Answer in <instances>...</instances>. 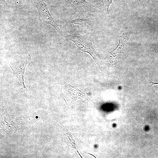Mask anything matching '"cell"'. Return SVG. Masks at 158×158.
I'll return each instance as SVG.
<instances>
[{
    "instance_id": "cell-7",
    "label": "cell",
    "mask_w": 158,
    "mask_h": 158,
    "mask_svg": "<svg viewBox=\"0 0 158 158\" xmlns=\"http://www.w3.org/2000/svg\"><path fill=\"white\" fill-rule=\"evenodd\" d=\"M16 0H2L3 2H11L13 1H15Z\"/></svg>"
},
{
    "instance_id": "cell-4",
    "label": "cell",
    "mask_w": 158,
    "mask_h": 158,
    "mask_svg": "<svg viewBox=\"0 0 158 158\" xmlns=\"http://www.w3.org/2000/svg\"><path fill=\"white\" fill-rule=\"evenodd\" d=\"M70 5L71 12L82 17L90 16L94 11L91 3L85 0H67Z\"/></svg>"
},
{
    "instance_id": "cell-3",
    "label": "cell",
    "mask_w": 158,
    "mask_h": 158,
    "mask_svg": "<svg viewBox=\"0 0 158 158\" xmlns=\"http://www.w3.org/2000/svg\"><path fill=\"white\" fill-rule=\"evenodd\" d=\"M39 13V17L42 22L53 26L63 37L61 26L54 20L44 0H32Z\"/></svg>"
},
{
    "instance_id": "cell-8",
    "label": "cell",
    "mask_w": 158,
    "mask_h": 158,
    "mask_svg": "<svg viewBox=\"0 0 158 158\" xmlns=\"http://www.w3.org/2000/svg\"><path fill=\"white\" fill-rule=\"evenodd\" d=\"M150 82L152 84V85L158 84V82H153L151 81Z\"/></svg>"
},
{
    "instance_id": "cell-13",
    "label": "cell",
    "mask_w": 158,
    "mask_h": 158,
    "mask_svg": "<svg viewBox=\"0 0 158 158\" xmlns=\"http://www.w3.org/2000/svg\"><path fill=\"white\" fill-rule=\"evenodd\" d=\"M21 116H22L24 118H28V117L29 118V120H30V117H23V116H22V115H21Z\"/></svg>"
},
{
    "instance_id": "cell-11",
    "label": "cell",
    "mask_w": 158,
    "mask_h": 158,
    "mask_svg": "<svg viewBox=\"0 0 158 158\" xmlns=\"http://www.w3.org/2000/svg\"><path fill=\"white\" fill-rule=\"evenodd\" d=\"M67 136L68 137V138H69V140H70V142H71V140L70 139V138H69V136L67 135Z\"/></svg>"
},
{
    "instance_id": "cell-2",
    "label": "cell",
    "mask_w": 158,
    "mask_h": 158,
    "mask_svg": "<svg viewBox=\"0 0 158 158\" xmlns=\"http://www.w3.org/2000/svg\"><path fill=\"white\" fill-rule=\"evenodd\" d=\"M92 37L91 33H88L81 35L70 36L66 38L73 42L78 50L90 54L99 66L100 57L94 47Z\"/></svg>"
},
{
    "instance_id": "cell-10",
    "label": "cell",
    "mask_w": 158,
    "mask_h": 158,
    "mask_svg": "<svg viewBox=\"0 0 158 158\" xmlns=\"http://www.w3.org/2000/svg\"><path fill=\"white\" fill-rule=\"evenodd\" d=\"M76 150H77V152H78V154H79V155L80 156V157H81V158H82L83 157H82V156L80 155V154L79 153V152H78V149H77V148H76Z\"/></svg>"
},
{
    "instance_id": "cell-12",
    "label": "cell",
    "mask_w": 158,
    "mask_h": 158,
    "mask_svg": "<svg viewBox=\"0 0 158 158\" xmlns=\"http://www.w3.org/2000/svg\"><path fill=\"white\" fill-rule=\"evenodd\" d=\"M87 153L88 154H90L91 155H92V156H93V157H94L95 158H96V157H95L94 155H93V154H90V153Z\"/></svg>"
},
{
    "instance_id": "cell-16",
    "label": "cell",
    "mask_w": 158,
    "mask_h": 158,
    "mask_svg": "<svg viewBox=\"0 0 158 158\" xmlns=\"http://www.w3.org/2000/svg\"><path fill=\"white\" fill-rule=\"evenodd\" d=\"M13 123H14L13 122V121H11Z\"/></svg>"
},
{
    "instance_id": "cell-9",
    "label": "cell",
    "mask_w": 158,
    "mask_h": 158,
    "mask_svg": "<svg viewBox=\"0 0 158 158\" xmlns=\"http://www.w3.org/2000/svg\"><path fill=\"white\" fill-rule=\"evenodd\" d=\"M3 107L4 109H5V111H6V114H7L8 115V116H15V115H9V114H8V113H7V112L6 111V110L4 109V107L3 106Z\"/></svg>"
},
{
    "instance_id": "cell-14",
    "label": "cell",
    "mask_w": 158,
    "mask_h": 158,
    "mask_svg": "<svg viewBox=\"0 0 158 158\" xmlns=\"http://www.w3.org/2000/svg\"><path fill=\"white\" fill-rule=\"evenodd\" d=\"M0 130H3L6 133V134H8V133H7L6 132V131H5V130H4V129H0Z\"/></svg>"
},
{
    "instance_id": "cell-17",
    "label": "cell",
    "mask_w": 158,
    "mask_h": 158,
    "mask_svg": "<svg viewBox=\"0 0 158 158\" xmlns=\"http://www.w3.org/2000/svg\"><path fill=\"white\" fill-rule=\"evenodd\" d=\"M9 126V127H11V126Z\"/></svg>"
},
{
    "instance_id": "cell-15",
    "label": "cell",
    "mask_w": 158,
    "mask_h": 158,
    "mask_svg": "<svg viewBox=\"0 0 158 158\" xmlns=\"http://www.w3.org/2000/svg\"><path fill=\"white\" fill-rule=\"evenodd\" d=\"M141 3V1L142 0H138Z\"/></svg>"
},
{
    "instance_id": "cell-1",
    "label": "cell",
    "mask_w": 158,
    "mask_h": 158,
    "mask_svg": "<svg viewBox=\"0 0 158 158\" xmlns=\"http://www.w3.org/2000/svg\"><path fill=\"white\" fill-rule=\"evenodd\" d=\"M95 18H78L67 21L61 26L63 37L79 36L91 33L94 26Z\"/></svg>"
},
{
    "instance_id": "cell-5",
    "label": "cell",
    "mask_w": 158,
    "mask_h": 158,
    "mask_svg": "<svg viewBox=\"0 0 158 158\" xmlns=\"http://www.w3.org/2000/svg\"><path fill=\"white\" fill-rule=\"evenodd\" d=\"M31 60V57L29 54L21 61H13L9 64L13 71V78L15 81L20 86L26 89L24 83L23 75L25 67Z\"/></svg>"
},
{
    "instance_id": "cell-6",
    "label": "cell",
    "mask_w": 158,
    "mask_h": 158,
    "mask_svg": "<svg viewBox=\"0 0 158 158\" xmlns=\"http://www.w3.org/2000/svg\"><path fill=\"white\" fill-rule=\"evenodd\" d=\"M113 0H97L91 3L94 8H97L103 13L105 18H108L109 16V8Z\"/></svg>"
}]
</instances>
